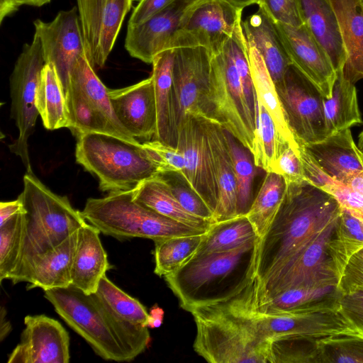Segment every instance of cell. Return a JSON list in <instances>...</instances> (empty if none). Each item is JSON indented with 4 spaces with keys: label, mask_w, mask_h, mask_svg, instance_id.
Returning <instances> with one entry per match:
<instances>
[{
    "label": "cell",
    "mask_w": 363,
    "mask_h": 363,
    "mask_svg": "<svg viewBox=\"0 0 363 363\" xmlns=\"http://www.w3.org/2000/svg\"><path fill=\"white\" fill-rule=\"evenodd\" d=\"M361 2H362V7H363V0H361Z\"/></svg>",
    "instance_id": "obj_62"
},
{
    "label": "cell",
    "mask_w": 363,
    "mask_h": 363,
    "mask_svg": "<svg viewBox=\"0 0 363 363\" xmlns=\"http://www.w3.org/2000/svg\"><path fill=\"white\" fill-rule=\"evenodd\" d=\"M33 26L45 62L55 66L66 96L71 70L86 53L77 7L59 11L50 22L36 19Z\"/></svg>",
    "instance_id": "obj_17"
},
{
    "label": "cell",
    "mask_w": 363,
    "mask_h": 363,
    "mask_svg": "<svg viewBox=\"0 0 363 363\" xmlns=\"http://www.w3.org/2000/svg\"><path fill=\"white\" fill-rule=\"evenodd\" d=\"M114 113L122 125L135 138L154 139L157 130V108L153 79L135 84L108 89Z\"/></svg>",
    "instance_id": "obj_23"
},
{
    "label": "cell",
    "mask_w": 363,
    "mask_h": 363,
    "mask_svg": "<svg viewBox=\"0 0 363 363\" xmlns=\"http://www.w3.org/2000/svg\"><path fill=\"white\" fill-rule=\"evenodd\" d=\"M276 25L291 64L319 89L324 98H330L337 72L324 48L305 23L299 27L281 23Z\"/></svg>",
    "instance_id": "obj_21"
},
{
    "label": "cell",
    "mask_w": 363,
    "mask_h": 363,
    "mask_svg": "<svg viewBox=\"0 0 363 363\" xmlns=\"http://www.w3.org/2000/svg\"><path fill=\"white\" fill-rule=\"evenodd\" d=\"M255 318L263 337L270 341L279 336L320 340L352 327L338 308L294 313H265L257 310Z\"/></svg>",
    "instance_id": "obj_20"
},
{
    "label": "cell",
    "mask_w": 363,
    "mask_h": 363,
    "mask_svg": "<svg viewBox=\"0 0 363 363\" xmlns=\"http://www.w3.org/2000/svg\"><path fill=\"white\" fill-rule=\"evenodd\" d=\"M205 233L154 241L155 274L164 277L180 268L195 255Z\"/></svg>",
    "instance_id": "obj_41"
},
{
    "label": "cell",
    "mask_w": 363,
    "mask_h": 363,
    "mask_svg": "<svg viewBox=\"0 0 363 363\" xmlns=\"http://www.w3.org/2000/svg\"><path fill=\"white\" fill-rule=\"evenodd\" d=\"M277 90L288 123L300 146L320 142L328 136L324 96L294 65H289L284 84Z\"/></svg>",
    "instance_id": "obj_13"
},
{
    "label": "cell",
    "mask_w": 363,
    "mask_h": 363,
    "mask_svg": "<svg viewBox=\"0 0 363 363\" xmlns=\"http://www.w3.org/2000/svg\"><path fill=\"white\" fill-rule=\"evenodd\" d=\"M56 313L101 358L128 362L123 347L94 294L73 285L44 291Z\"/></svg>",
    "instance_id": "obj_8"
},
{
    "label": "cell",
    "mask_w": 363,
    "mask_h": 363,
    "mask_svg": "<svg viewBox=\"0 0 363 363\" xmlns=\"http://www.w3.org/2000/svg\"><path fill=\"white\" fill-rule=\"evenodd\" d=\"M0 317V340L1 341H3L11 330V323L6 318V311L3 306L1 308Z\"/></svg>",
    "instance_id": "obj_59"
},
{
    "label": "cell",
    "mask_w": 363,
    "mask_h": 363,
    "mask_svg": "<svg viewBox=\"0 0 363 363\" xmlns=\"http://www.w3.org/2000/svg\"><path fill=\"white\" fill-rule=\"evenodd\" d=\"M108 89L96 74L87 54L82 55L71 70L66 94L69 128L77 135L100 133L140 143L117 118Z\"/></svg>",
    "instance_id": "obj_7"
},
{
    "label": "cell",
    "mask_w": 363,
    "mask_h": 363,
    "mask_svg": "<svg viewBox=\"0 0 363 363\" xmlns=\"http://www.w3.org/2000/svg\"><path fill=\"white\" fill-rule=\"evenodd\" d=\"M342 294L337 285L297 287L281 291L266 300L257 301V308L260 312L271 314L338 308Z\"/></svg>",
    "instance_id": "obj_31"
},
{
    "label": "cell",
    "mask_w": 363,
    "mask_h": 363,
    "mask_svg": "<svg viewBox=\"0 0 363 363\" xmlns=\"http://www.w3.org/2000/svg\"><path fill=\"white\" fill-rule=\"evenodd\" d=\"M160 174L168 182L174 196L186 211L214 223L213 211L189 186L181 173L171 172Z\"/></svg>",
    "instance_id": "obj_47"
},
{
    "label": "cell",
    "mask_w": 363,
    "mask_h": 363,
    "mask_svg": "<svg viewBox=\"0 0 363 363\" xmlns=\"http://www.w3.org/2000/svg\"><path fill=\"white\" fill-rule=\"evenodd\" d=\"M210 51L201 46L174 48L173 86L179 122L187 115L214 122L209 99Z\"/></svg>",
    "instance_id": "obj_14"
},
{
    "label": "cell",
    "mask_w": 363,
    "mask_h": 363,
    "mask_svg": "<svg viewBox=\"0 0 363 363\" xmlns=\"http://www.w3.org/2000/svg\"><path fill=\"white\" fill-rule=\"evenodd\" d=\"M304 23L328 55L335 71L343 70L347 55L338 21L329 0H301Z\"/></svg>",
    "instance_id": "obj_30"
},
{
    "label": "cell",
    "mask_w": 363,
    "mask_h": 363,
    "mask_svg": "<svg viewBox=\"0 0 363 363\" xmlns=\"http://www.w3.org/2000/svg\"><path fill=\"white\" fill-rule=\"evenodd\" d=\"M259 238L234 250L194 255L176 271L164 276L181 307L191 308L225 301L256 277Z\"/></svg>",
    "instance_id": "obj_3"
},
{
    "label": "cell",
    "mask_w": 363,
    "mask_h": 363,
    "mask_svg": "<svg viewBox=\"0 0 363 363\" xmlns=\"http://www.w3.org/2000/svg\"><path fill=\"white\" fill-rule=\"evenodd\" d=\"M258 238L247 216H238L213 223L194 255L232 250Z\"/></svg>",
    "instance_id": "obj_38"
},
{
    "label": "cell",
    "mask_w": 363,
    "mask_h": 363,
    "mask_svg": "<svg viewBox=\"0 0 363 363\" xmlns=\"http://www.w3.org/2000/svg\"><path fill=\"white\" fill-rule=\"evenodd\" d=\"M256 4L276 23L294 27L304 24L301 0H257Z\"/></svg>",
    "instance_id": "obj_49"
},
{
    "label": "cell",
    "mask_w": 363,
    "mask_h": 363,
    "mask_svg": "<svg viewBox=\"0 0 363 363\" xmlns=\"http://www.w3.org/2000/svg\"><path fill=\"white\" fill-rule=\"evenodd\" d=\"M101 304L118 337L128 362L135 359L148 347L150 335L146 308L113 284L106 275L93 294Z\"/></svg>",
    "instance_id": "obj_15"
},
{
    "label": "cell",
    "mask_w": 363,
    "mask_h": 363,
    "mask_svg": "<svg viewBox=\"0 0 363 363\" xmlns=\"http://www.w3.org/2000/svg\"><path fill=\"white\" fill-rule=\"evenodd\" d=\"M35 105L44 127L50 130L70 127L65 91L55 66L46 63L35 94Z\"/></svg>",
    "instance_id": "obj_35"
},
{
    "label": "cell",
    "mask_w": 363,
    "mask_h": 363,
    "mask_svg": "<svg viewBox=\"0 0 363 363\" xmlns=\"http://www.w3.org/2000/svg\"><path fill=\"white\" fill-rule=\"evenodd\" d=\"M209 99L214 122L251 150L255 132V115L248 106L226 43L219 52L211 54Z\"/></svg>",
    "instance_id": "obj_10"
},
{
    "label": "cell",
    "mask_w": 363,
    "mask_h": 363,
    "mask_svg": "<svg viewBox=\"0 0 363 363\" xmlns=\"http://www.w3.org/2000/svg\"><path fill=\"white\" fill-rule=\"evenodd\" d=\"M18 198L26 211L25 228L20 258L9 279L13 284L27 283L38 259L87 222L67 196L52 192L33 173L24 175Z\"/></svg>",
    "instance_id": "obj_4"
},
{
    "label": "cell",
    "mask_w": 363,
    "mask_h": 363,
    "mask_svg": "<svg viewBox=\"0 0 363 363\" xmlns=\"http://www.w3.org/2000/svg\"><path fill=\"white\" fill-rule=\"evenodd\" d=\"M289 146L266 108L256 101L255 132L250 150L255 166L266 172H271L279 155Z\"/></svg>",
    "instance_id": "obj_39"
},
{
    "label": "cell",
    "mask_w": 363,
    "mask_h": 363,
    "mask_svg": "<svg viewBox=\"0 0 363 363\" xmlns=\"http://www.w3.org/2000/svg\"><path fill=\"white\" fill-rule=\"evenodd\" d=\"M242 10L227 0H201L184 16L166 50L201 46L219 52L242 23Z\"/></svg>",
    "instance_id": "obj_12"
},
{
    "label": "cell",
    "mask_w": 363,
    "mask_h": 363,
    "mask_svg": "<svg viewBox=\"0 0 363 363\" xmlns=\"http://www.w3.org/2000/svg\"><path fill=\"white\" fill-rule=\"evenodd\" d=\"M233 162L238 187V216L245 215L253 199L252 186L256 168L252 153L236 138L225 130Z\"/></svg>",
    "instance_id": "obj_42"
},
{
    "label": "cell",
    "mask_w": 363,
    "mask_h": 363,
    "mask_svg": "<svg viewBox=\"0 0 363 363\" xmlns=\"http://www.w3.org/2000/svg\"><path fill=\"white\" fill-rule=\"evenodd\" d=\"M25 211L23 204L18 197L17 199L0 203V225L16 214Z\"/></svg>",
    "instance_id": "obj_56"
},
{
    "label": "cell",
    "mask_w": 363,
    "mask_h": 363,
    "mask_svg": "<svg viewBox=\"0 0 363 363\" xmlns=\"http://www.w3.org/2000/svg\"><path fill=\"white\" fill-rule=\"evenodd\" d=\"M77 231L38 259L28 277V290L40 288L47 291L72 285V267Z\"/></svg>",
    "instance_id": "obj_32"
},
{
    "label": "cell",
    "mask_w": 363,
    "mask_h": 363,
    "mask_svg": "<svg viewBox=\"0 0 363 363\" xmlns=\"http://www.w3.org/2000/svg\"><path fill=\"white\" fill-rule=\"evenodd\" d=\"M142 145L155 165L158 174L179 172L183 175L184 160L177 147L155 139L147 140Z\"/></svg>",
    "instance_id": "obj_48"
},
{
    "label": "cell",
    "mask_w": 363,
    "mask_h": 363,
    "mask_svg": "<svg viewBox=\"0 0 363 363\" xmlns=\"http://www.w3.org/2000/svg\"><path fill=\"white\" fill-rule=\"evenodd\" d=\"M88 58L103 68L133 0H76Z\"/></svg>",
    "instance_id": "obj_16"
},
{
    "label": "cell",
    "mask_w": 363,
    "mask_h": 363,
    "mask_svg": "<svg viewBox=\"0 0 363 363\" xmlns=\"http://www.w3.org/2000/svg\"><path fill=\"white\" fill-rule=\"evenodd\" d=\"M357 147L360 150V151L363 153V130L361 131L360 134L359 135Z\"/></svg>",
    "instance_id": "obj_61"
},
{
    "label": "cell",
    "mask_w": 363,
    "mask_h": 363,
    "mask_svg": "<svg viewBox=\"0 0 363 363\" xmlns=\"http://www.w3.org/2000/svg\"><path fill=\"white\" fill-rule=\"evenodd\" d=\"M247 45L256 101L260 102L269 113L281 138L293 149L299 151L300 145L288 123L274 81L257 49L248 42Z\"/></svg>",
    "instance_id": "obj_34"
},
{
    "label": "cell",
    "mask_w": 363,
    "mask_h": 363,
    "mask_svg": "<svg viewBox=\"0 0 363 363\" xmlns=\"http://www.w3.org/2000/svg\"><path fill=\"white\" fill-rule=\"evenodd\" d=\"M174 49L157 54L152 60L153 79L157 108V130L155 140L177 147L178 116L173 86Z\"/></svg>",
    "instance_id": "obj_28"
},
{
    "label": "cell",
    "mask_w": 363,
    "mask_h": 363,
    "mask_svg": "<svg viewBox=\"0 0 363 363\" xmlns=\"http://www.w3.org/2000/svg\"><path fill=\"white\" fill-rule=\"evenodd\" d=\"M269 363H320L318 340L279 336L269 341Z\"/></svg>",
    "instance_id": "obj_44"
},
{
    "label": "cell",
    "mask_w": 363,
    "mask_h": 363,
    "mask_svg": "<svg viewBox=\"0 0 363 363\" xmlns=\"http://www.w3.org/2000/svg\"><path fill=\"white\" fill-rule=\"evenodd\" d=\"M45 64L40 38L34 33L32 41L23 45L10 77L11 116L18 128V137L9 148L21 157L29 173L33 172L28 141L39 115L35 94Z\"/></svg>",
    "instance_id": "obj_11"
},
{
    "label": "cell",
    "mask_w": 363,
    "mask_h": 363,
    "mask_svg": "<svg viewBox=\"0 0 363 363\" xmlns=\"http://www.w3.org/2000/svg\"><path fill=\"white\" fill-rule=\"evenodd\" d=\"M25 212H21L0 225V281L9 279L21 253L25 228Z\"/></svg>",
    "instance_id": "obj_45"
},
{
    "label": "cell",
    "mask_w": 363,
    "mask_h": 363,
    "mask_svg": "<svg viewBox=\"0 0 363 363\" xmlns=\"http://www.w3.org/2000/svg\"><path fill=\"white\" fill-rule=\"evenodd\" d=\"M77 162L97 177L99 189L108 193L135 189L158 174L142 143L100 133L78 135Z\"/></svg>",
    "instance_id": "obj_5"
},
{
    "label": "cell",
    "mask_w": 363,
    "mask_h": 363,
    "mask_svg": "<svg viewBox=\"0 0 363 363\" xmlns=\"http://www.w3.org/2000/svg\"><path fill=\"white\" fill-rule=\"evenodd\" d=\"M50 1L51 0H0V24L22 6L40 7Z\"/></svg>",
    "instance_id": "obj_55"
},
{
    "label": "cell",
    "mask_w": 363,
    "mask_h": 363,
    "mask_svg": "<svg viewBox=\"0 0 363 363\" xmlns=\"http://www.w3.org/2000/svg\"><path fill=\"white\" fill-rule=\"evenodd\" d=\"M302 146L328 175L341 183L350 175L363 172V153L355 144L350 128Z\"/></svg>",
    "instance_id": "obj_25"
},
{
    "label": "cell",
    "mask_w": 363,
    "mask_h": 363,
    "mask_svg": "<svg viewBox=\"0 0 363 363\" xmlns=\"http://www.w3.org/2000/svg\"><path fill=\"white\" fill-rule=\"evenodd\" d=\"M338 309L352 327L363 330V291L342 294Z\"/></svg>",
    "instance_id": "obj_53"
},
{
    "label": "cell",
    "mask_w": 363,
    "mask_h": 363,
    "mask_svg": "<svg viewBox=\"0 0 363 363\" xmlns=\"http://www.w3.org/2000/svg\"><path fill=\"white\" fill-rule=\"evenodd\" d=\"M342 184L363 198V172L350 175Z\"/></svg>",
    "instance_id": "obj_58"
},
{
    "label": "cell",
    "mask_w": 363,
    "mask_h": 363,
    "mask_svg": "<svg viewBox=\"0 0 363 363\" xmlns=\"http://www.w3.org/2000/svg\"><path fill=\"white\" fill-rule=\"evenodd\" d=\"M208 140L218 188V203L214 223L238 216V187L225 130L219 124L203 119Z\"/></svg>",
    "instance_id": "obj_24"
},
{
    "label": "cell",
    "mask_w": 363,
    "mask_h": 363,
    "mask_svg": "<svg viewBox=\"0 0 363 363\" xmlns=\"http://www.w3.org/2000/svg\"><path fill=\"white\" fill-rule=\"evenodd\" d=\"M323 190L332 194L342 209L363 220V198L341 182L333 179Z\"/></svg>",
    "instance_id": "obj_51"
},
{
    "label": "cell",
    "mask_w": 363,
    "mask_h": 363,
    "mask_svg": "<svg viewBox=\"0 0 363 363\" xmlns=\"http://www.w3.org/2000/svg\"><path fill=\"white\" fill-rule=\"evenodd\" d=\"M242 27L247 41L257 49L262 58L276 88L281 86L291 61L276 23L259 8L242 21Z\"/></svg>",
    "instance_id": "obj_26"
},
{
    "label": "cell",
    "mask_w": 363,
    "mask_h": 363,
    "mask_svg": "<svg viewBox=\"0 0 363 363\" xmlns=\"http://www.w3.org/2000/svg\"><path fill=\"white\" fill-rule=\"evenodd\" d=\"M233 5L244 9L246 6H250L252 4H256L257 0H227Z\"/></svg>",
    "instance_id": "obj_60"
},
{
    "label": "cell",
    "mask_w": 363,
    "mask_h": 363,
    "mask_svg": "<svg viewBox=\"0 0 363 363\" xmlns=\"http://www.w3.org/2000/svg\"><path fill=\"white\" fill-rule=\"evenodd\" d=\"M149 313V316L147 322V326L150 329L160 328L164 318V312L162 308L157 305L153 306Z\"/></svg>",
    "instance_id": "obj_57"
},
{
    "label": "cell",
    "mask_w": 363,
    "mask_h": 363,
    "mask_svg": "<svg viewBox=\"0 0 363 363\" xmlns=\"http://www.w3.org/2000/svg\"><path fill=\"white\" fill-rule=\"evenodd\" d=\"M133 191L111 192L103 198L86 200L82 216L104 235L117 239L140 238L153 241L194 235L198 229L164 216L133 198Z\"/></svg>",
    "instance_id": "obj_6"
},
{
    "label": "cell",
    "mask_w": 363,
    "mask_h": 363,
    "mask_svg": "<svg viewBox=\"0 0 363 363\" xmlns=\"http://www.w3.org/2000/svg\"><path fill=\"white\" fill-rule=\"evenodd\" d=\"M338 21L347 55L344 75L352 83L363 79V7L361 0H329Z\"/></svg>",
    "instance_id": "obj_29"
},
{
    "label": "cell",
    "mask_w": 363,
    "mask_h": 363,
    "mask_svg": "<svg viewBox=\"0 0 363 363\" xmlns=\"http://www.w3.org/2000/svg\"><path fill=\"white\" fill-rule=\"evenodd\" d=\"M282 176L286 184L305 179L299 151L287 147L274 164L272 171Z\"/></svg>",
    "instance_id": "obj_50"
},
{
    "label": "cell",
    "mask_w": 363,
    "mask_h": 363,
    "mask_svg": "<svg viewBox=\"0 0 363 363\" xmlns=\"http://www.w3.org/2000/svg\"><path fill=\"white\" fill-rule=\"evenodd\" d=\"M362 249L363 220L342 209L329 249L339 279L350 258Z\"/></svg>",
    "instance_id": "obj_40"
},
{
    "label": "cell",
    "mask_w": 363,
    "mask_h": 363,
    "mask_svg": "<svg viewBox=\"0 0 363 363\" xmlns=\"http://www.w3.org/2000/svg\"><path fill=\"white\" fill-rule=\"evenodd\" d=\"M226 45L240 77L248 106L255 115V91L250 65L248 45L242 23L237 26Z\"/></svg>",
    "instance_id": "obj_46"
},
{
    "label": "cell",
    "mask_w": 363,
    "mask_h": 363,
    "mask_svg": "<svg viewBox=\"0 0 363 363\" xmlns=\"http://www.w3.org/2000/svg\"><path fill=\"white\" fill-rule=\"evenodd\" d=\"M133 198L164 216L198 229L208 230L213 224L186 211L160 174L140 183L133 189Z\"/></svg>",
    "instance_id": "obj_33"
},
{
    "label": "cell",
    "mask_w": 363,
    "mask_h": 363,
    "mask_svg": "<svg viewBox=\"0 0 363 363\" xmlns=\"http://www.w3.org/2000/svg\"><path fill=\"white\" fill-rule=\"evenodd\" d=\"M286 183L282 176L266 172L261 186L245 214L261 238L272 223L284 200Z\"/></svg>",
    "instance_id": "obj_37"
},
{
    "label": "cell",
    "mask_w": 363,
    "mask_h": 363,
    "mask_svg": "<svg viewBox=\"0 0 363 363\" xmlns=\"http://www.w3.org/2000/svg\"><path fill=\"white\" fill-rule=\"evenodd\" d=\"M259 280L220 302L191 308L194 351L210 363H269V341L255 318Z\"/></svg>",
    "instance_id": "obj_1"
},
{
    "label": "cell",
    "mask_w": 363,
    "mask_h": 363,
    "mask_svg": "<svg viewBox=\"0 0 363 363\" xmlns=\"http://www.w3.org/2000/svg\"><path fill=\"white\" fill-rule=\"evenodd\" d=\"M176 0H140L134 8L128 24L142 23L157 14Z\"/></svg>",
    "instance_id": "obj_54"
},
{
    "label": "cell",
    "mask_w": 363,
    "mask_h": 363,
    "mask_svg": "<svg viewBox=\"0 0 363 363\" xmlns=\"http://www.w3.org/2000/svg\"><path fill=\"white\" fill-rule=\"evenodd\" d=\"M201 0H176L146 21L128 24L125 48L134 58L152 64L167 49L186 13Z\"/></svg>",
    "instance_id": "obj_22"
},
{
    "label": "cell",
    "mask_w": 363,
    "mask_h": 363,
    "mask_svg": "<svg viewBox=\"0 0 363 363\" xmlns=\"http://www.w3.org/2000/svg\"><path fill=\"white\" fill-rule=\"evenodd\" d=\"M336 199L306 179L286 184L280 208L259 238L256 277L263 284L317 232L339 218Z\"/></svg>",
    "instance_id": "obj_2"
},
{
    "label": "cell",
    "mask_w": 363,
    "mask_h": 363,
    "mask_svg": "<svg viewBox=\"0 0 363 363\" xmlns=\"http://www.w3.org/2000/svg\"><path fill=\"white\" fill-rule=\"evenodd\" d=\"M339 218L313 235L266 281H259L257 301L293 288L338 284L329 249Z\"/></svg>",
    "instance_id": "obj_9"
},
{
    "label": "cell",
    "mask_w": 363,
    "mask_h": 363,
    "mask_svg": "<svg viewBox=\"0 0 363 363\" xmlns=\"http://www.w3.org/2000/svg\"><path fill=\"white\" fill-rule=\"evenodd\" d=\"M354 84L344 75L343 70L337 72L332 96L323 99L328 135L362 123Z\"/></svg>",
    "instance_id": "obj_36"
},
{
    "label": "cell",
    "mask_w": 363,
    "mask_h": 363,
    "mask_svg": "<svg viewBox=\"0 0 363 363\" xmlns=\"http://www.w3.org/2000/svg\"><path fill=\"white\" fill-rule=\"evenodd\" d=\"M100 230L86 222L77 231L72 267V285L86 294H94L112 267L100 240Z\"/></svg>",
    "instance_id": "obj_27"
},
{
    "label": "cell",
    "mask_w": 363,
    "mask_h": 363,
    "mask_svg": "<svg viewBox=\"0 0 363 363\" xmlns=\"http://www.w3.org/2000/svg\"><path fill=\"white\" fill-rule=\"evenodd\" d=\"M320 363H363V330L348 329L318 340Z\"/></svg>",
    "instance_id": "obj_43"
},
{
    "label": "cell",
    "mask_w": 363,
    "mask_h": 363,
    "mask_svg": "<svg viewBox=\"0 0 363 363\" xmlns=\"http://www.w3.org/2000/svg\"><path fill=\"white\" fill-rule=\"evenodd\" d=\"M24 325L9 363L69 362V335L58 320L44 314L28 315Z\"/></svg>",
    "instance_id": "obj_19"
},
{
    "label": "cell",
    "mask_w": 363,
    "mask_h": 363,
    "mask_svg": "<svg viewBox=\"0 0 363 363\" xmlns=\"http://www.w3.org/2000/svg\"><path fill=\"white\" fill-rule=\"evenodd\" d=\"M177 147L184 157L183 176L214 215L218 188L203 119L187 115L179 122Z\"/></svg>",
    "instance_id": "obj_18"
},
{
    "label": "cell",
    "mask_w": 363,
    "mask_h": 363,
    "mask_svg": "<svg viewBox=\"0 0 363 363\" xmlns=\"http://www.w3.org/2000/svg\"><path fill=\"white\" fill-rule=\"evenodd\" d=\"M337 287L342 294L363 291V249L350 258L340 277Z\"/></svg>",
    "instance_id": "obj_52"
}]
</instances>
